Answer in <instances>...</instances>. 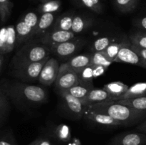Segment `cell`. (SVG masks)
Returning a JSON list of instances; mask_svg holds the SVG:
<instances>
[{
	"instance_id": "cell-29",
	"label": "cell",
	"mask_w": 146,
	"mask_h": 145,
	"mask_svg": "<svg viewBox=\"0 0 146 145\" xmlns=\"http://www.w3.org/2000/svg\"><path fill=\"white\" fill-rule=\"evenodd\" d=\"M9 112V102L7 95L1 92L0 93V127L3 125L7 118Z\"/></svg>"
},
{
	"instance_id": "cell-31",
	"label": "cell",
	"mask_w": 146,
	"mask_h": 145,
	"mask_svg": "<svg viewBox=\"0 0 146 145\" xmlns=\"http://www.w3.org/2000/svg\"><path fill=\"white\" fill-rule=\"evenodd\" d=\"M128 38L131 44L133 45L143 48H146V31H135L130 34Z\"/></svg>"
},
{
	"instance_id": "cell-9",
	"label": "cell",
	"mask_w": 146,
	"mask_h": 145,
	"mask_svg": "<svg viewBox=\"0 0 146 145\" xmlns=\"http://www.w3.org/2000/svg\"><path fill=\"white\" fill-rule=\"evenodd\" d=\"M107 145H146V134L139 132H123L113 136Z\"/></svg>"
},
{
	"instance_id": "cell-7",
	"label": "cell",
	"mask_w": 146,
	"mask_h": 145,
	"mask_svg": "<svg viewBox=\"0 0 146 145\" xmlns=\"http://www.w3.org/2000/svg\"><path fill=\"white\" fill-rule=\"evenodd\" d=\"M78 82V75L75 71L70 68L66 63L60 65L59 72L54 82V86L57 92L68 90Z\"/></svg>"
},
{
	"instance_id": "cell-43",
	"label": "cell",
	"mask_w": 146,
	"mask_h": 145,
	"mask_svg": "<svg viewBox=\"0 0 146 145\" xmlns=\"http://www.w3.org/2000/svg\"><path fill=\"white\" fill-rule=\"evenodd\" d=\"M40 141H41V136H38L36 139H34L32 142L29 144V145H39L40 144Z\"/></svg>"
},
{
	"instance_id": "cell-45",
	"label": "cell",
	"mask_w": 146,
	"mask_h": 145,
	"mask_svg": "<svg viewBox=\"0 0 146 145\" xmlns=\"http://www.w3.org/2000/svg\"><path fill=\"white\" fill-rule=\"evenodd\" d=\"M1 92H2V90H1V88H0V93H1Z\"/></svg>"
},
{
	"instance_id": "cell-34",
	"label": "cell",
	"mask_w": 146,
	"mask_h": 145,
	"mask_svg": "<svg viewBox=\"0 0 146 145\" xmlns=\"http://www.w3.org/2000/svg\"><path fill=\"white\" fill-rule=\"evenodd\" d=\"M83 5L96 14L103 12V6L100 0H80Z\"/></svg>"
},
{
	"instance_id": "cell-35",
	"label": "cell",
	"mask_w": 146,
	"mask_h": 145,
	"mask_svg": "<svg viewBox=\"0 0 146 145\" xmlns=\"http://www.w3.org/2000/svg\"><path fill=\"white\" fill-rule=\"evenodd\" d=\"M21 18L23 21H25L28 25H29L34 29H35L37 23L38 21L39 16L37 15L36 13L34 12V11H29V12L26 13Z\"/></svg>"
},
{
	"instance_id": "cell-41",
	"label": "cell",
	"mask_w": 146,
	"mask_h": 145,
	"mask_svg": "<svg viewBox=\"0 0 146 145\" xmlns=\"http://www.w3.org/2000/svg\"><path fill=\"white\" fill-rule=\"evenodd\" d=\"M39 145H55V144L48 137L46 136H41Z\"/></svg>"
},
{
	"instance_id": "cell-8",
	"label": "cell",
	"mask_w": 146,
	"mask_h": 145,
	"mask_svg": "<svg viewBox=\"0 0 146 145\" xmlns=\"http://www.w3.org/2000/svg\"><path fill=\"white\" fill-rule=\"evenodd\" d=\"M114 62L124 63L136 65L146 69V61H144L131 47V43L129 38L125 37L123 45L115 57Z\"/></svg>"
},
{
	"instance_id": "cell-17",
	"label": "cell",
	"mask_w": 146,
	"mask_h": 145,
	"mask_svg": "<svg viewBox=\"0 0 146 145\" xmlns=\"http://www.w3.org/2000/svg\"><path fill=\"white\" fill-rule=\"evenodd\" d=\"M91 59H92V53L78 54L70 58L65 63L70 68H71L78 74L84 68L91 65Z\"/></svg>"
},
{
	"instance_id": "cell-28",
	"label": "cell",
	"mask_w": 146,
	"mask_h": 145,
	"mask_svg": "<svg viewBox=\"0 0 146 145\" xmlns=\"http://www.w3.org/2000/svg\"><path fill=\"white\" fill-rule=\"evenodd\" d=\"M118 102H119L121 104H123V105H126L128 106L131 107L134 109L146 111V95L133 98V99L118 100Z\"/></svg>"
},
{
	"instance_id": "cell-33",
	"label": "cell",
	"mask_w": 146,
	"mask_h": 145,
	"mask_svg": "<svg viewBox=\"0 0 146 145\" xmlns=\"http://www.w3.org/2000/svg\"><path fill=\"white\" fill-rule=\"evenodd\" d=\"M56 138L61 142H68L71 139V132L69 127L65 125H58L54 132Z\"/></svg>"
},
{
	"instance_id": "cell-40",
	"label": "cell",
	"mask_w": 146,
	"mask_h": 145,
	"mask_svg": "<svg viewBox=\"0 0 146 145\" xmlns=\"http://www.w3.org/2000/svg\"><path fill=\"white\" fill-rule=\"evenodd\" d=\"M137 132H141V133L146 134V119L143 121L140 124H138L136 127Z\"/></svg>"
},
{
	"instance_id": "cell-27",
	"label": "cell",
	"mask_w": 146,
	"mask_h": 145,
	"mask_svg": "<svg viewBox=\"0 0 146 145\" xmlns=\"http://www.w3.org/2000/svg\"><path fill=\"white\" fill-rule=\"evenodd\" d=\"M77 75H78V82L86 85L94 87V83H93L94 75H93L92 65H88V67L82 70L81 72H78Z\"/></svg>"
},
{
	"instance_id": "cell-24",
	"label": "cell",
	"mask_w": 146,
	"mask_h": 145,
	"mask_svg": "<svg viewBox=\"0 0 146 145\" xmlns=\"http://www.w3.org/2000/svg\"><path fill=\"white\" fill-rule=\"evenodd\" d=\"M94 88V87L86 85L85 84H82L78 82L76 85L71 87L70 89H68L66 91L74 97H76L78 99H82Z\"/></svg>"
},
{
	"instance_id": "cell-6",
	"label": "cell",
	"mask_w": 146,
	"mask_h": 145,
	"mask_svg": "<svg viewBox=\"0 0 146 145\" xmlns=\"http://www.w3.org/2000/svg\"><path fill=\"white\" fill-rule=\"evenodd\" d=\"M57 92L61 98L63 108L68 115L78 119L84 116L87 106H85L81 102V100L74 97L67 91Z\"/></svg>"
},
{
	"instance_id": "cell-4",
	"label": "cell",
	"mask_w": 146,
	"mask_h": 145,
	"mask_svg": "<svg viewBox=\"0 0 146 145\" xmlns=\"http://www.w3.org/2000/svg\"><path fill=\"white\" fill-rule=\"evenodd\" d=\"M50 58L51 56L49 55L41 61L21 65L16 68H12L11 70L10 74L13 78L21 82H35V81L38 80V77L41 73V69L44 64Z\"/></svg>"
},
{
	"instance_id": "cell-18",
	"label": "cell",
	"mask_w": 146,
	"mask_h": 145,
	"mask_svg": "<svg viewBox=\"0 0 146 145\" xmlns=\"http://www.w3.org/2000/svg\"><path fill=\"white\" fill-rule=\"evenodd\" d=\"M146 95V82H138L129 87L126 92L117 98H111L110 101H118L133 99Z\"/></svg>"
},
{
	"instance_id": "cell-23",
	"label": "cell",
	"mask_w": 146,
	"mask_h": 145,
	"mask_svg": "<svg viewBox=\"0 0 146 145\" xmlns=\"http://www.w3.org/2000/svg\"><path fill=\"white\" fill-rule=\"evenodd\" d=\"M61 7L60 0H51L43 2L37 8V11L41 14L45 13H56L59 11Z\"/></svg>"
},
{
	"instance_id": "cell-30",
	"label": "cell",
	"mask_w": 146,
	"mask_h": 145,
	"mask_svg": "<svg viewBox=\"0 0 146 145\" xmlns=\"http://www.w3.org/2000/svg\"><path fill=\"white\" fill-rule=\"evenodd\" d=\"M125 38L121 39L119 42H113L110 44L108 46V48L104 51L105 53V54L106 55V56L109 58L110 60L114 62V60H115V57L118 55V52L121 50V48H122V46L123 45L124 42H125Z\"/></svg>"
},
{
	"instance_id": "cell-5",
	"label": "cell",
	"mask_w": 146,
	"mask_h": 145,
	"mask_svg": "<svg viewBox=\"0 0 146 145\" xmlns=\"http://www.w3.org/2000/svg\"><path fill=\"white\" fill-rule=\"evenodd\" d=\"M86 41L81 37H76L68 41L58 44L51 48V53L58 58L66 59L74 56L85 45Z\"/></svg>"
},
{
	"instance_id": "cell-22",
	"label": "cell",
	"mask_w": 146,
	"mask_h": 145,
	"mask_svg": "<svg viewBox=\"0 0 146 145\" xmlns=\"http://www.w3.org/2000/svg\"><path fill=\"white\" fill-rule=\"evenodd\" d=\"M14 3L10 0H0V25L5 24L12 12Z\"/></svg>"
},
{
	"instance_id": "cell-15",
	"label": "cell",
	"mask_w": 146,
	"mask_h": 145,
	"mask_svg": "<svg viewBox=\"0 0 146 145\" xmlns=\"http://www.w3.org/2000/svg\"><path fill=\"white\" fill-rule=\"evenodd\" d=\"M16 34H17V43L16 47H19L24 45L29 41L32 39L34 29L27 24L21 18L19 20L15 26Z\"/></svg>"
},
{
	"instance_id": "cell-16",
	"label": "cell",
	"mask_w": 146,
	"mask_h": 145,
	"mask_svg": "<svg viewBox=\"0 0 146 145\" xmlns=\"http://www.w3.org/2000/svg\"><path fill=\"white\" fill-rule=\"evenodd\" d=\"M111 99V96L104 88H94L84 98L80 100L85 106H88L94 104L110 101Z\"/></svg>"
},
{
	"instance_id": "cell-38",
	"label": "cell",
	"mask_w": 146,
	"mask_h": 145,
	"mask_svg": "<svg viewBox=\"0 0 146 145\" xmlns=\"http://www.w3.org/2000/svg\"><path fill=\"white\" fill-rule=\"evenodd\" d=\"M134 25L141 31H146V16L142 17L134 21Z\"/></svg>"
},
{
	"instance_id": "cell-25",
	"label": "cell",
	"mask_w": 146,
	"mask_h": 145,
	"mask_svg": "<svg viewBox=\"0 0 146 145\" xmlns=\"http://www.w3.org/2000/svg\"><path fill=\"white\" fill-rule=\"evenodd\" d=\"M113 42V39L110 36H102L94 41L91 47L92 53L103 52L105 51L108 45Z\"/></svg>"
},
{
	"instance_id": "cell-32",
	"label": "cell",
	"mask_w": 146,
	"mask_h": 145,
	"mask_svg": "<svg viewBox=\"0 0 146 145\" xmlns=\"http://www.w3.org/2000/svg\"><path fill=\"white\" fill-rule=\"evenodd\" d=\"M112 63L113 62L106 56L104 51L103 52L92 53L91 65H102V66L108 68V67L111 65Z\"/></svg>"
},
{
	"instance_id": "cell-20",
	"label": "cell",
	"mask_w": 146,
	"mask_h": 145,
	"mask_svg": "<svg viewBox=\"0 0 146 145\" xmlns=\"http://www.w3.org/2000/svg\"><path fill=\"white\" fill-rule=\"evenodd\" d=\"M75 14L66 12L56 18L51 29L61 30V31H71L73 20Z\"/></svg>"
},
{
	"instance_id": "cell-1",
	"label": "cell",
	"mask_w": 146,
	"mask_h": 145,
	"mask_svg": "<svg viewBox=\"0 0 146 145\" xmlns=\"http://www.w3.org/2000/svg\"><path fill=\"white\" fill-rule=\"evenodd\" d=\"M0 88L9 100L21 109L38 106L48 100V92L45 88L28 82L4 80Z\"/></svg>"
},
{
	"instance_id": "cell-13",
	"label": "cell",
	"mask_w": 146,
	"mask_h": 145,
	"mask_svg": "<svg viewBox=\"0 0 146 145\" xmlns=\"http://www.w3.org/2000/svg\"><path fill=\"white\" fill-rule=\"evenodd\" d=\"M90 122H92L95 125L106 127H121V124L117 122L115 119L106 114L100 113L91 110L86 107L84 116Z\"/></svg>"
},
{
	"instance_id": "cell-42",
	"label": "cell",
	"mask_w": 146,
	"mask_h": 145,
	"mask_svg": "<svg viewBox=\"0 0 146 145\" xmlns=\"http://www.w3.org/2000/svg\"><path fill=\"white\" fill-rule=\"evenodd\" d=\"M4 61V55L0 53V73H1V70H2Z\"/></svg>"
},
{
	"instance_id": "cell-10",
	"label": "cell",
	"mask_w": 146,
	"mask_h": 145,
	"mask_svg": "<svg viewBox=\"0 0 146 145\" xmlns=\"http://www.w3.org/2000/svg\"><path fill=\"white\" fill-rule=\"evenodd\" d=\"M60 65L54 58H50L41 69L38 82L44 86H50L55 82L59 72Z\"/></svg>"
},
{
	"instance_id": "cell-19",
	"label": "cell",
	"mask_w": 146,
	"mask_h": 145,
	"mask_svg": "<svg viewBox=\"0 0 146 145\" xmlns=\"http://www.w3.org/2000/svg\"><path fill=\"white\" fill-rule=\"evenodd\" d=\"M93 19L91 17L82 14H75L73 20L71 31L74 34H81L86 31L93 24Z\"/></svg>"
},
{
	"instance_id": "cell-26",
	"label": "cell",
	"mask_w": 146,
	"mask_h": 145,
	"mask_svg": "<svg viewBox=\"0 0 146 145\" xmlns=\"http://www.w3.org/2000/svg\"><path fill=\"white\" fill-rule=\"evenodd\" d=\"M139 0H114V4L119 11L123 13L131 12L138 6Z\"/></svg>"
},
{
	"instance_id": "cell-2",
	"label": "cell",
	"mask_w": 146,
	"mask_h": 145,
	"mask_svg": "<svg viewBox=\"0 0 146 145\" xmlns=\"http://www.w3.org/2000/svg\"><path fill=\"white\" fill-rule=\"evenodd\" d=\"M87 108L109 115L119 122L121 127H132L146 119V111L134 109L118 101H106L88 105Z\"/></svg>"
},
{
	"instance_id": "cell-36",
	"label": "cell",
	"mask_w": 146,
	"mask_h": 145,
	"mask_svg": "<svg viewBox=\"0 0 146 145\" xmlns=\"http://www.w3.org/2000/svg\"><path fill=\"white\" fill-rule=\"evenodd\" d=\"M0 145H18L11 132L0 135Z\"/></svg>"
},
{
	"instance_id": "cell-21",
	"label": "cell",
	"mask_w": 146,
	"mask_h": 145,
	"mask_svg": "<svg viewBox=\"0 0 146 145\" xmlns=\"http://www.w3.org/2000/svg\"><path fill=\"white\" fill-rule=\"evenodd\" d=\"M129 86L121 81H115L106 84L104 89L106 90L111 96V98H117L125 93Z\"/></svg>"
},
{
	"instance_id": "cell-12",
	"label": "cell",
	"mask_w": 146,
	"mask_h": 145,
	"mask_svg": "<svg viewBox=\"0 0 146 145\" xmlns=\"http://www.w3.org/2000/svg\"><path fill=\"white\" fill-rule=\"evenodd\" d=\"M17 34L15 26L9 25L0 29V53L5 55L16 48Z\"/></svg>"
},
{
	"instance_id": "cell-37",
	"label": "cell",
	"mask_w": 146,
	"mask_h": 145,
	"mask_svg": "<svg viewBox=\"0 0 146 145\" xmlns=\"http://www.w3.org/2000/svg\"><path fill=\"white\" fill-rule=\"evenodd\" d=\"M93 67V75H94V78H98V77L102 75L104 72H106L108 68L106 67L102 66V65H91Z\"/></svg>"
},
{
	"instance_id": "cell-11",
	"label": "cell",
	"mask_w": 146,
	"mask_h": 145,
	"mask_svg": "<svg viewBox=\"0 0 146 145\" xmlns=\"http://www.w3.org/2000/svg\"><path fill=\"white\" fill-rule=\"evenodd\" d=\"M75 37L76 34L71 31H67L51 29L38 39L43 44L48 46L51 49L54 45L69 41Z\"/></svg>"
},
{
	"instance_id": "cell-44",
	"label": "cell",
	"mask_w": 146,
	"mask_h": 145,
	"mask_svg": "<svg viewBox=\"0 0 146 145\" xmlns=\"http://www.w3.org/2000/svg\"><path fill=\"white\" fill-rule=\"evenodd\" d=\"M41 3L43 2H46V1H51V0H39Z\"/></svg>"
},
{
	"instance_id": "cell-39",
	"label": "cell",
	"mask_w": 146,
	"mask_h": 145,
	"mask_svg": "<svg viewBox=\"0 0 146 145\" xmlns=\"http://www.w3.org/2000/svg\"><path fill=\"white\" fill-rule=\"evenodd\" d=\"M131 47L144 61H146V48H141V47L136 46V45H133L132 44H131Z\"/></svg>"
},
{
	"instance_id": "cell-3",
	"label": "cell",
	"mask_w": 146,
	"mask_h": 145,
	"mask_svg": "<svg viewBox=\"0 0 146 145\" xmlns=\"http://www.w3.org/2000/svg\"><path fill=\"white\" fill-rule=\"evenodd\" d=\"M51 53V49L39 39L30 40L17 50L11 59L10 66L12 69L25 64L41 61Z\"/></svg>"
},
{
	"instance_id": "cell-14",
	"label": "cell",
	"mask_w": 146,
	"mask_h": 145,
	"mask_svg": "<svg viewBox=\"0 0 146 145\" xmlns=\"http://www.w3.org/2000/svg\"><path fill=\"white\" fill-rule=\"evenodd\" d=\"M56 19V13H45L41 14L36 26L34 29L32 39H38L50 31L52 28Z\"/></svg>"
}]
</instances>
